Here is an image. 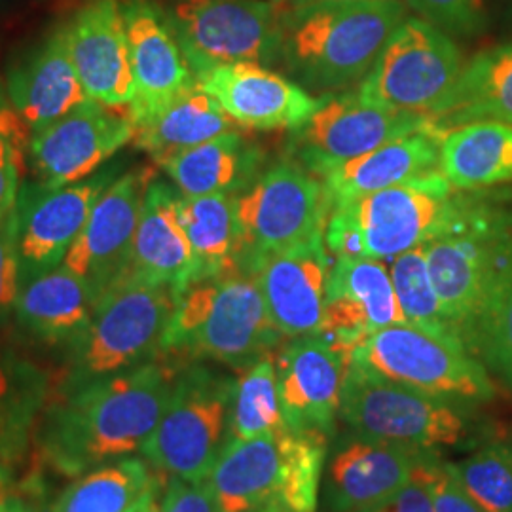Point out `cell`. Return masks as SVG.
I'll return each instance as SVG.
<instances>
[{
	"label": "cell",
	"mask_w": 512,
	"mask_h": 512,
	"mask_svg": "<svg viewBox=\"0 0 512 512\" xmlns=\"http://www.w3.org/2000/svg\"><path fill=\"white\" fill-rule=\"evenodd\" d=\"M179 368L160 357L65 389L59 401L44 406L38 421L40 459L73 478L141 450L164 414Z\"/></svg>",
	"instance_id": "1"
},
{
	"label": "cell",
	"mask_w": 512,
	"mask_h": 512,
	"mask_svg": "<svg viewBox=\"0 0 512 512\" xmlns=\"http://www.w3.org/2000/svg\"><path fill=\"white\" fill-rule=\"evenodd\" d=\"M406 18L403 0L285 6L279 63L311 95L348 90L365 80Z\"/></svg>",
	"instance_id": "2"
},
{
	"label": "cell",
	"mask_w": 512,
	"mask_h": 512,
	"mask_svg": "<svg viewBox=\"0 0 512 512\" xmlns=\"http://www.w3.org/2000/svg\"><path fill=\"white\" fill-rule=\"evenodd\" d=\"M281 340L255 279L232 272L200 281L177 298L160 357L173 363L209 359L245 372L274 355Z\"/></svg>",
	"instance_id": "3"
},
{
	"label": "cell",
	"mask_w": 512,
	"mask_h": 512,
	"mask_svg": "<svg viewBox=\"0 0 512 512\" xmlns=\"http://www.w3.org/2000/svg\"><path fill=\"white\" fill-rule=\"evenodd\" d=\"M467 196L440 169L330 207L327 249L336 256L397 258L444 232Z\"/></svg>",
	"instance_id": "4"
},
{
	"label": "cell",
	"mask_w": 512,
	"mask_h": 512,
	"mask_svg": "<svg viewBox=\"0 0 512 512\" xmlns=\"http://www.w3.org/2000/svg\"><path fill=\"white\" fill-rule=\"evenodd\" d=\"M177 298L165 285L122 275L101 294L92 323L73 346L65 389L160 359Z\"/></svg>",
	"instance_id": "5"
},
{
	"label": "cell",
	"mask_w": 512,
	"mask_h": 512,
	"mask_svg": "<svg viewBox=\"0 0 512 512\" xmlns=\"http://www.w3.org/2000/svg\"><path fill=\"white\" fill-rule=\"evenodd\" d=\"M340 418L361 439L385 440L421 450L463 446L475 435L469 404L454 403L387 380L351 361L342 387Z\"/></svg>",
	"instance_id": "6"
},
{
	"label": "cell",
	"mask_w": 512,
	"mask_h": 512,
	"mask_svg": "<svg viewBox=\"0 0 512 512\" xmlns=\"http://www.w3.org/2000/svg\"><path fill=\"white\" fill-rule=\"evenodd\" d=\"M236 382L207 366H181L164 414L141 448L148 465L169 478L207 480L230 433Z\"/></svg>",
	"instance_id": "7"
},
{
	"label": "cell",
	"mask_w": 512,
	"mask_h": 512,
	"mask_svg": "<svg viewBox=\"0 0 512 512\" xmlns=\"http://www.w3.org/2000/svg\"><path fill=\"white\" fill-rule=\"evenodd\" d=\"M423 251L442 313L465 342L497 268L512 258V215L469 198Z\"/></svg>",
	"instance_id": "8"
},
{
	"label": "cell",
	"mask_w": 512,
	"mask_h": 512,
	"mask_svg": "<svg viewBox=\"0 0 512 512\" xmlns=\"http://www.w3.org/2000/svg\"><path fill=\"white\" fill-rule=\"evenodd\" d=\"M351 361L454 403L476 406L497 397L494 378L458 334H437L410 323L391 325L370 334Z\"/></svg>",
	"instance_id": "9"
},
{
	"label": "cell",
	"mask_w": 512,
	"mask_h": 512,
	"mask_svg": "<svg viewBox=\"0 0 512 512\" xmlns=\"http://www.w3.org/2000/svg\"><path fill=\"white\" fill-rule=\"evenodd\" d=\"M329 196L323 181L293 158L270 165L238 196V272L279 251L325 234Z\"/></svg>",
	"instance_id": "10"
},
{
	"label": "cell",
	"mask_w": 512,
	"mask_h": 512,
	"mask_svg": "<svg viewBox=\"0 0 512 512\" xmlns=\"http://www.w3.org/2000/svg\"><path fill=\"white\" fill-rule=\"evenodd\" d=\"M167 18L194 74L226 63L268 67L281 57L283 2L177 0Z\"/></svg>",
	"instance_id": "11"
},
{
	"label": "cell",
	"mask_w": 512,
	"mask_h": 512,
	"mask_svg": "<svg viewBox=\"0 0 512 512\" xmlns=\"http://www.w3.org/2000/svg\"><path fill=\"white\" fill-rule=\"evenodd\" d=\"M463 65L450 35L408 16L359 84L357 95L380 109L429 116L452 90Z\"/></svg>",
	"instance_id": "12"
},
{
	"label": "cell",
	"mask_w": 512,
	"mask_h": 512,
	"mask_svg": "<svg viewBox=\"0 0 512 512\" xmlns=\"http://www.w3.org/2000/svg\"><path fill=\"white\" fill-rule=\"evenodd\" d=\"M427 116L403 114L365 103L357 92L325 95L310 120L293 129L291 158L319 179L374 148L427 128Z\"/></svg>",
	"instance_id": "13"
},
{
	"label": "cell",
	"mask_w": 512,
	"mask_h": 512,
	"mask_svg": "<svg viewBox=\"0 0 512 512\" xmlns=\"http://www.w3.org/2000/svg\"><path fill=\"white\" fill-rule=\"evenodd\" d=\"M114 179V167H107L80 183L59 188L37 181L21 184L16 215L23 283L63 264L97 198Z\"/></svg>",
	"instance_id": "14"
},
{
	"label": "cell",
	"mask_w": 512,
	"mask_h": 512,
	"mask_svg": "<svg viewBox=\"0 0 512 512\" xmlns=\"http://www.w3.org/2000/svg\"><path fill=\"white\" fill-rule=\"evenodd\" d=\"M351 363L346 349L325 334L291 338L275 357L283 423L294 433H336L342 387Z\"/></svg>",
	"instance_id": "15"
},
{
	"label": "cell",
	"mask_w": 512,
	"mask_h": 512,
	"mask_svg": "<svg viewBox=\"0 0 512 512\" xmlns=\"http://www.w3.org/2000/svg\"><path fill=\"white\" fill-rule=\"evenodd\" d=\"M120 6L133 76L128 116L137 129L188 92L198 80L171 21L154 0H120Z\"/></svg>",
	"instance_id": "16"
},
{
	"label": "cell",
	"mask_w": 512,
	"mask_h": 512,
	"mask_svg": "<svg viewBox=\"0 0 512 512\" xmlns=\"http://www.w3.org/2000/svg\"><path fill=\"white\" fill-rule=\"evenodd\" d=\"M135 139V124L95 101L35 133L29 143L35 181L50 188L80 183Z\"/></svg>",
	"instance_id": "17"
},
{
	"label": "cell",
	"mask_w": 512,
	"mask_h": 512,
	"mask_svg": "<svg viewBox=\"0 0 512 512\" xmlns=\"http://www.w3.org/2000/svg\"><path fill=\"white\" fill-rule=\"evenodd\" d=\"M152 181L150 167H137L116 177L97 198L84 230L63 260L74 274L92 283L99 298L128 272L143 200Z\"/></svg>",
	"instance_id": "18"
},
{
	"label": "cell",
	"mask_w": 512,
	"mask_h": 512,
	"mask_svg": "<svg viewBox=\"0 0 512 512\" xmlns=\"http://www.w3.org/2000/svg\"><path fill=\"white\" fill-rule=\"evenodd\" d=\"M196 80L241 128L293 131L304 126L325 99L258 63L213 65L196 74Z\"/></svg>",
	"instance_id": "19"
},
{
	"label": "cell",
	"mask_w": 512,
	"mask_h": 512,
	"mask_svg": "<svg viewBox=\"0 0 512 512\" xmlns=\"http://www.w3.org/2000/svg\"><path fill=\"white\" fill-rule=\"evenodd\" d=\"M325 234L262 258L251 275L283 338L321 334L329 279Z\"/></svg>",
	"instance_id": "20"
},
{
	"label": "cell",
	"mask_w": 512,
	"mask_h": 512,
	"mask_svg": "<svg viewBox=\"0 0 512 512\" xmlns=\"http://www.w3.org/2000/svg\"><path fill=\"white\" fill-rule=\"evenodd\" d=\"M406 323L391 274L380 260L336 256L325 293L321 334L353 351L378 330Z\"/></svg>",
	"instance_id": "21"
},
{
	"label": "cell",
	"mask_w": 512,
	"mask_h": 512,
	"mask_svg": "<svg viewBox=\"0 0 512 512\" xmlns=\"http://www.w3.org/2000/svg\"><path fill=\"white\" fill-rule=\"evenodd\" d=\"M65 29L88 97L107 109L129 107L133 76L120 0H88Z\"/></svg>",
	"instance_id": "22"
},
{
	"label": "cell",
	"mask_w": 512,
	"mask_h": 512,
	"mask_svg": "<svg viewBox=\"0 0 512 512\" xmlns=\"http://www.w3.org/2000/svg\"><path fill=\"white\" fill-rule=\"evenodd\" d=\"M437 452L385 440H351L329 465L327 503L332 512H359L404 488Z\"/></svg>",
	"instance_id": "23"
},
{
	"label": "cell",
	"mask_w": 512,
	"mask_h": 512,
	"mask_svg": "<svg viewBox=\"0 0 512 512\" xmlns=\"http://www.w3.org/2000/svg\"><path fill=\"white\" fill-rule=\"evenodd\" d=\"M6 93L12 109L33 135L90 101L69 52L65 25L55 27L10 69Z\"/></svg>",
	"instance_id": "24"
},
{
	"label": "cell",
	"mask_w": 512,
	"mask_h": 512,
	"mask_svg": "<svg viewBox=\"0 0 512 512\" xmlns=\"http://www.w3.org/2000/svg\"><path fill=\"white\" fill-rule=\"evenodd\" d=\"M177 186L148 184L126 274L169 287L175 298L198 283L196 258L179 217Z\"/></svg>",
	"instance_id": "25"
},
{
	"label": "cell",
	"mask_w": 512,
	"mask_h": 512,
	"mask_svg": "<svg viewBox=\"0 0 512 512\" xmlns=\"http://www.w3.org/2000/svg\"><path fill=\"white\" fill-rule=\"evenodd\" d=\"M442 137L429 124L332 169L321 177L330 207L439 169Z\"/></svg>",
	"instance_id": "26"
},
{
	"label": "cell",
	"mask_w": 512,
	"mask_h": 512,
	"mask_svg": "<svg viewBox=\"0 0 512 512\" xmlns=\"http://www.w3.org/2000/svg\"><path fill=\"white\" fill-rule=\"evenodd\" d=\"M99 293L65 264L23 283L16 304L19 325L46 344H74L92 323Z\"/></svg>",
	"instance_id": "27"
},
{
	"label": "cell",
	"mask_w": 512,
	"mask_h": 512,
	"mask_svg": "<svg viewBox=\"0 0 512 512\" xmlns=\"http://www.w3.org/2000/svg\"><path fill=\"white\" fill-rule=\"evenodd\" d=\"M427 118L442 133L475 122L512 126V42L465 61L456 84Z\"/></svg>",
	"instance_id": "28"
},
{
	"label": "cell",
	"mask_w": 512,
	"mask_h": 512,
	"mask_svg": "<svg viewBox=\"0 0 512 512\" xmlns=\"http://www.w3.org/2000/svg\"><path fill=\"white\" fill-rule=\"evenodd\" d=\"M264 150L238 129L164 160L160 167L184 196L241 194L255 183Z\"/></svg>",
	"instance_id": "29"
},
{
	"label": "cell",
	"mask_w": 512,
	"mask_h": 512,
	"mask_svg": "<svg viewBox=\"0 0 512 512\" xmlns=\"http://www.w3.org/2000/svg\"><path fill=\"white\" fill-rule=\"evenodd\" d=\"M222 512H249L277 501L281 488L279 431L228 439L207 478Z\"/></svg>",
	"instance_id": "30"
},
{
	"label": "cell",
	"mask_w": 512,
	"mask_h": 512,
	"mask_svg": "<svg viewBox=\"0 0 512 512\" xmlns=\"http://www.w3.org/2000/svg\"><path fill=\"white\" fill-rule=\"evenodd\" d=\"M439 169L461 192L512 183V126L475 122L450 129L442 137Z\"/></svg>",
	"instance_id": "31"
},
{
	"label": "cell",
	"mask_w": 512,
	"mask_h": 512,
	"mask_svg": "<svg viewBox=\"0 0 512 512\" xmlns=\"http://www.w3.org/2000/svg\"><path fill=\"white\" fill-rule=\"evenodd\" d=\"M236 128L234 120L196 82L160 114L135 129V143L160 165L183 150Z\"/></svg>",
	"instance_id": "32"
},
{
	"label": "cell",
	"mask_w": 512,
	"mask_h": 512,
	"mask_svg": "<svg viewBox=\"0 0 512 512\" xmlns=\"http://www.w3.org/2000/svg\"><path fill=\"white\" fill-rule=\"evenodd\" d=\"M238 196H179V217L196 258L198 283L238 272Z\"/></svg>",
	"instance_id": "33"
},
{
	"label": "cell",
	"mask_w": 512,
	"mask_h": 512,
	"mask_svg": "<svg viewBox=\"0 0 512 512\" xmlns=\"http://www.w3.org/2000/svg\"><path fill=\"white\" fill-rule=\"evenodd\" d=\"M48 378L37 366L0 355V461L14 471L48 404Z\"/></svg>",
	"instance_id": "34"
},
{
	"label": "cell",
	"mask_w": 512,
	"mask_h": 512,
	"mask_svg": "<svg viewBox=\"0 0 512 512\" xmlns=\"http://www.w3.org/2000/svg\"><path fill=\"white\" fill-rule=\"evenodd\" d=\"M162 478L143 459H116L84 473L61 492L57 512H128Z\"/></svg>",
	"instance_id": "35"
},
{
	"label": "cell",
	"mask_w": 512,
	"mask_h": 512,
	"mask_svg": "<svg viewBox=\"0 0 512 512\" xmlns=\"http://www.w3.org/2000/svg\"><path fill=\"white\" fill-rule=\"evenodd\" d=\"M465 344L512 397V258L497 268Z\"/></svg>",
	"instance_id": "36"
},
{
	"label": "cell",
	"mask_w": 512,
	"mask_h": 512,
	"mask_svg": "<svg viewBox=\"0 0 512 512\" xmlns=\"http://www.w3.org/2000/svg\"><path fill=\"white\" fill-rule=\"evenodd\" d=\"M463 490L486 512H512V427L480 440L459 461H446Z\"/></svg>",
	"instance_id": "37"
},
{
	"label": "cell",
	"mask_w": 512,
	"mask_h": 512,
	"mask_svg": "<svg viewBox=\"0 0 512 512\" xmlns=\"http://www.w3.org/2000/svg\"><path fill=\"white\" fill-rule=\"evenodd\" d=\"M329 437L279 429L281 488L277 503L291 512H317Z\"/></svg>",
	"instance_id": "38"
},
{
	"label": "cell",
	"mask_w": 512,
	"mask_h": 512,
	"mask_svg": "<svg viewBox=\"0 0 512 512\" xmlns=\"http://www.w3.org/2000/svg\"><path fill=\"white\" fill-rule=\"evenodd\" d=\"M283 427L285 423L279 403L275 355H268L247 368L236 382L230 414V437L256 439Z\"/></svg>",
	"instance_id": "39"
},
{
	"label": "cell",
	"mask_w": 512,
	"mask_h": 512,
	"mask_svg": "<svg viewBox=\"0 0 512 512\" xmlns=\"http://www.w3.org/2000/svg\"><path fill=\"white\" fill-rule=\"evenodd\" d=\"M389 274L406 323L437 334H458L442 313L439 296L429 277L423 247L397 256Z\"/></svg>",
	"instance_id": "40"
},
{
	"label": "cell",
	"mask_w": 512,
	"mask_h": 512,
	"mask_svg": "<svg viewBox=\"0 0 512 512\" xmlns=\"http://www.w3.org/2000/svg\"><path fill=\"white\" fill-rule=\"evenodd\" d=\"M404 6L446 35L469 37L486 25V0H403Z\"/></svg>",
	"instance_id": "41"
},
{
	"label": "cell",
	"mask_w": 512,
	"mask_h": 512,
	"mask_svg": "<svg viewBox=\"0 0 512 512\" xmlns=\"http://www.w3.org/2000/svg\"><path fill=\"white\" fill-rule=\"evenodd\" d=\"M31 131L23 124L0 129V220L14 211L25 173Z\"/></svg>",
	"instance_id": "42"
},
{
	"label": "cell",
	"mask_w": 512,
	"mask_h": 512,
	"mask_svg": "<svg viewBox=\"0 0 512 512\" xmlns=\"http://www.w3.org/2000/svg\"><path fill=\"white\" fill-rule=\"evenodd\" d=\"M23 287L18 249V215L16 207L0 220V321L16 311Z\"/></svg>",
	"instance_id": "43"
},
{
	"label": "cell",
	"mask_w": 512,
	"mask_h": 512,
	"mask_svg": "<svg viewBox=\"0 0 512 512\" xmlns=\"http://www.w3.org/2000/svg\"><path fill=\"white\" fill-rule=\"evenodd\" d=\"M437 459L439 454L425 461L416 471L414 478L397 494L387 497L374 507H368L365 511L359 512H435L431 484H429V471Z\"/></svg>",
	"instance_id": "44"
},
{
	"label": "cell",
	"mask_w": 512,
	"mask_h": 512,
	"mask_svg": "<svg viewBox=\"0 0 512 512\" xmlns=\"http://www.w3.org/2000/svg\"><path fill=\"white\" fill-rule=\"evenodd\" d=\"M160 512H222L217 497L207 480L190 482L169 478L167 490L160 501Z\"/></svg>",
	"instance_id": "45"
},
{
	"label": "cell",
	"mask_w": 512,
	"mask_h": 512,
	"mask_svg": "<svg viewBox=\"0 0 512 512\" xmlns=\"http://www.w3.org/2000/svg\"><path fill=\"white\" fill-rule=\"evenodd\" d=\"M429 484L435 512H486L463 490V486L448 471L446 461L440 458L433 463L429 471Z\"/></svg>",
	"instance_id": "46"
},
{
	"label": "cell",
	"mask_w": 512,
	"mask_h": 512,
	"mask_svg": "<svg viewBox=\"0 0 512 512\" xmlns=\"http://www.w3.org/2000/svg\"><path fill=\"white\" fill-rule=\"evenodd\" d=\"M35 511V494H33V478L27 476L14 492L4 501H0V512H33Z\"/></svg>",
	"instance_id": "47"
},
{
	"label": "cell",
	"mask_w": 512,
	"mask_h": 512,
	"mask_svg": "<svg viewBox=\"0 0 512 512\" xmlns=\"http://www.w3.org/2000/svg\"><path fill=\"white\" fill-rule=\"evenodd\" d=\"M33 494H35V511L33 512H57L55 509V501L57 497L52 499L50 492H48V486L44 484V478L40 476V473H33Z\"/></svg>",
	"instance_id": "48"
},
{
	"label": "cell",
	"mask_w": 512,
	"mask_h": 512,
	"mask_svg": "<svg viewBox=\"0 0 512 512\" xmlns=\"http://www.w3.org/2000/svg\"><path fill=\"white\" fill-rule=\"evenodd\" d=\"M162 478H158L128 512H160Z\"/></svg>",
	"instance_id": "49"
},
{
	"label": "cell",
	"mask_w": 512,
	"mask_h": 512,
	"mask_svg": "<svg viewBox=\"0 0 512 512\" xmlns=\"http://www.w3.org/2000/svg\"><path fill=\"white\" fill-rule=\"evenodd\" d=\"M12 492H14L12 469H8V467L0 461V501H4Z\"/></svg>",
	"instance_id": "50"
},
{
	"label": "cell",
	"mask_w": 512,
	"mask_h": 512,
	"mask_svg": "<svg viewBox=\"0 0 512 512\" xmlns=\"http://www.w3.org/2000/svg\"><path fill=\"white\" fill-rule=\"evenodd\" d=\"M327 2H344V0H283L287 8H308L315 4H327Z\"/></svg>",
	"instance_id": "51"
},
{
	"label": "cell",
	"mask_w": 512,
	"mask_h": 512,
	"mask_svg": "<svg viewBox=\"0 0 512 512\" xmlns=\"http://www.w3.org/2000/svg\"><path fill=\"white\" fill-rule=\"evenodd\" d=\"M8 109H10V101H8V93H6V84H2V78H0V120Z\"/></svg>",
	"instance_id": "52"
},
{
	"label": "cell",
	"mask_w": 512,
	"mask_h": 512,
	"mask_svg": "<svg viewBox=\"0 0 512 512\" xmlns=\"http://www.w3.org/2000/svg\"><path fill=\"white\" fill-rule=\"evenodd\" d=\"M249 512H291L289 509H285L283 505H279L277 501H272V503H266V505H260V507H256L253 511Z\"/></svg>",
	"instance_id": "53"
},
{
	"label": "cell",
	"mask_w": 512,
	"mask_h": 512,
	"mask_svg": "<svg viewBox=\"0 0 512 512\" xmlns=\"http://www.w3.org/2000/svg\"><path fill=\"white\" fill-rule=\"evenodd\" d=\"M275 2H283V0H275Z\"/></svg>",
	"instance_id": "54"
}]
</instances>
